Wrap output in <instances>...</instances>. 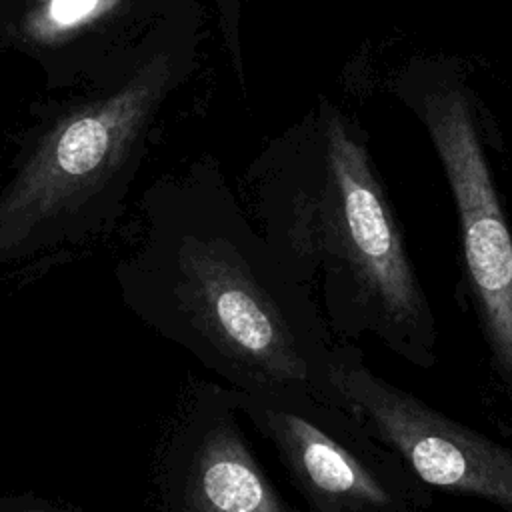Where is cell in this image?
I'll use <instances>...</instances> for the list:
<instances>
[{
  "label": "cell",
  "mask_w": 512,
  "mask_h": 512,
  "mask_svg": "<svg viewBox=\"0 0 512 512\" xmlns=\"http://www.w3.org/2000/svg\"><path fill=\"white\" fill-rule=\"evenodd\" d=\"M112 266L122 304L246 394H320L332 348L312 292L280 264L214 170L154 184ZM322 396V394H320Z\"/></svg>",
  "instance_id": "6da1fadb"
},
{
  "label": "cell",
  "mask_w": 512,
  "mask_h": 512,
  "mask_svg": "<svg viewBox=\"0 0 512 512\" xmlns=\"http://www.w3.org/2000/svg\"><path fill=\"white\" fill-rule=\"evenodd\" d=\"M260 232L284 270L318 288L334 330L370 332L416 366L434 364L436 322L368 146L330 104L312 146L258 174Z\"/></svg>",
  "instance_id": "7a4b0ae2"
},
{
  "label": "cell",
  "mask_w": 512,
  "mask_h": 512,
  "mask_svg": "<svg viewBox=\"0 0 512 512\" xmlns=\"http://www.w3.org/2000/svg\"><path fill=\"white\" fill-rule=\"evenodd\" d=\"M198 38L194 4L130 68L38 114L0 182V270L112 232L158 120L192 70Z\"/></svg>",
  "instance_id": "3957f363"
},
{
  "label": "cell",
  "mask_w": 512,
  "mask_h": 512,
  "mask_svg": "<svg viewBox=\"0 0 512 512\" xmlns=\"http://www.w3.org/2000/svg\"><path fill=\"white\" fill-rule=\"evenodd\" d=\"M400 98L426 128L460 224L464 268L498 376L512 396V232L478 130L474 92L452 60H416Z\"/></svg>",
  "instance_id": "277c9868"
},
{
  "label": "cell",
  "mask_w": 512,
  "mask_h": 512,
  "mask_svg": "<svg viewBox=\"0 0 512 512\" xmlns=\"http://www.w3.org/2000/svg\"><path fill=\"white\" fill-rule=\"evenodd\" d=\"M234 390V388H232ZM244 420L272 446L310 512H414L420 478L320 394L234 390Z\"/></svg>",
  "instance_id": "5b68a950"
},
{
  "label": "cell",
  "mask_w": 512,
  "mask_h": 512,
  "mask_svg": "<svg viewBox=\"0 0 512 512\" xmlns=\"http://www.w3.org/2000/svg\"><path fill=\"white\" fill-rule=\"evenodd\" d=\"M318 390L402 458L422 484L512 512V450L380 378L348 346L332 344Z\"/></svg>",
  "instance_id": "8992f818"
},
{
  "label": "cell",
  "mask_w": 512,
  "mask_h": 512,
  "mask_svg": "<svg viewBox=\"0 0 512 512\" xmlns=\"http://www.w3.org/2000/svg\"><path fill=\"white\" fill-rule=\"evenodd\" d=\"M198 0H4L0 48L34 62L48 90L86 88L130 68L154 34Z\"/></svg>",
  "instance_id": "52a82bcc"
},
{
  "label": "cell",
  "mask_w": 512,
  "mask_h": 512,
  "mask_svg": "<svg viewBox=\"0 0 512 512\" xmlns=\"http://www.w3.org/2000/svg\"><path fill=\"white\" fill-rule=\"evenodd\" d=\"M236 394L200 380L160 444L154 484L160 512H296L256 458Z\"/></svg>",
  "instance_id": "ba28073f"
},
{
  "label": "cell",
  "mask_w": 512,
  "mask_h": 512,
  "mask_svg": "<svg viewBox=\"0 0 512 512\" xmlns=\"http://www.w3.org/2000/svg\"><path fill=\"white\" fill-rule=\"evenodd\" d=\"M2 4H4V0H0V6H2Z\"/></svg>",
  "instance_id": "9c48e42d"
}]
</instances>
